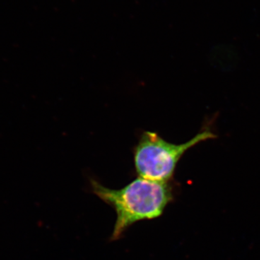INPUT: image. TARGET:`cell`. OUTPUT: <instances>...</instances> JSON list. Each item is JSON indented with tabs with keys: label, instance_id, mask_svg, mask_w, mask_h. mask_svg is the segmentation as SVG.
<instances>
[{
	"label": "cell",
	"instance_id": "1",
	"mask_svg": "<svg viewBox=\"0 0 260 260\" xmlns=\"http://www.w3.org/2000/svg\"><path fill=\"white\" fill-rule=\"evenodd\" d=\"M93 194L114 208L116 220L111 240L120 239L126 229L136 222L161 216L174 200L169 182L148 180L138 177L119 189H112L90 179Z\"/></svg>",
	"mask_w": 260,
	"mask_h": 260
},
{
	"label": "cell",
	"instance_id": "2",
	"mask_svg": "<svg viewBox=\"0 0 260 260\" xmlns=\"http://www.w3.org/2000/svg\"><path fill=\"white\" fill-rule=\"evenodd\" d=\"M216 135L209 129L202 130L189 141L181 144L169 143L156 133L145 131L134 148L135 170L138 177L148 180L169 182L178 162L189 149Z\"/></svg>",
	"mask_w": 260,
	"mask_h": 260
}]
</instances>
